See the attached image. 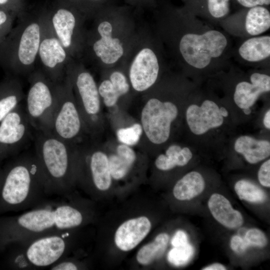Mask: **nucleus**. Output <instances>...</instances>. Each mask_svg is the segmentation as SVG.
I'll return each instance as SVG.
<instances>
[{
    "label": "nucleus",
    "instance_id": "f257e3e1",
    "mask_svg": "<svg viewBox=\"0 0 270 270\" xmlns=\"http://www.w3.org/2000/svg\"><path fill=\"white\" fill-rule=\"evenodd\" d=\"M44 200L17 216L0 218V250L13 243L79 228L84 210L68 198Z\"/></svg>",
    "mask_w": 270,
    "mask_h": 270
},
{
    "label": "nucleus",
    "instance_id": "f03ea898",
    "mask_svg": "<svg viewBox=\"0 0 270 270\" xmlns=\"http://www.w3.org/2000/svg\"><path fill=\"white\" fill-rule=\"evenodd\" d=\"M3 170L0 214L28 210L46 200L45 180L34 154L12 157Z\"/></svg>",
    "mask_w": 270,
    "mask_h": 270
},
{
    "label": "nucleus",
    "instance_id": "7ed1b4c3",
    "mask_svg": "<svg viewBox=\"0 0 270 270\" xmlns=\"http://www.w3.org/2000/svg\"><path fill=\"white\" fill-rule=\"evenodd\" d=\"M34 154L43 174L48 196L69 194L75 182V146L51 132L34 130Z\"/></svg>",
    "mask_w": 270,
    "mask_h": 270
},
{
    "label": "nucleus",
    "instance_id": "20e7f679",
    "mask_svg": "<svg viewBox=\"0 0 270 270\" xmlns=\"http://www.w3.org/2000/svg\"><path fill=\"white\" fill-rule=\"evenodd\" d=\"M76 229L44 235L16 242L8 246L6 264L14 270L50 268L68 256Z\"/></svg>",
    "mask_w": 270,
    "mask_h": 270
},
{
    "label": "nucleus",
    "instance_id": "39448f33",
    "mask_svg": "<svg viewBox=\"0 0 270 270\" xmlns=\"http://www.w3.org/2000/svg\"><path fill=\"white\" fill-rule=\"evenodd\" d=\"M36 74L30 78L24 105L28 120L36 131L50 132L58 107L61 84Z\"/></svg>",
    "mask_w": 270,
    "mask_h": 270
},
{
    "label": "nucleus",
    "instance_id": "423d86ee",
    "mask_svg": "<svg viewBox=\"0 0 270 270\" xmlns=\"http://www.w3.org/2000/svg\"><path fill=\"white\" fill-rule=\"evenodd\" d=\"M0 162L20 154L31 140L34 130L24 105L19 104L0 122Z\"/></svg>",
    "mask_w": 270,
    "mask_h": 270
},
{
    "label": "nucleus",
    "instance_id": "0eeeda50",
    "mask_svg": "<svg viewBox=\"0 0 270 270\" xmlns=\"http://www.w3.org/2000/svg\"><path fill=\"white\" fill-rule=\"evenodd\" d=\"M227 43L222 33L211 30L201 35H184L180 40L179 48L188 64L196 68H203L208 65L212 58L222 54Z\"/></svg>",
    "mask_w": 270,
    "mask_h": 270
},
{
    "label": "nucleus",
    "instance_id": "6e6552de",
    "mask_svg": "<svg viewBox=\"0 0 270 270\" xmlns=\"http://www.w3.org/2000/svg\"><path fill=\"white\" fill-rule=\"evenodd\" d=\"M70 80L61 84L60 100L54 119L51 133L60 140L74 146L84 122L71 92Z\"/></svg>",
    "mask_w": 270,
    "mask_h": 270
},
{
    "label": "nucleus",
    "instance_id": "1a4fd4ad",
    "mask_svg": "<svg viewBox=\"0 0 270 270\" xmlns=\"http://www.w3.org/2000/svg\"><path fill=\"white\" fill-rule=\"evenodd\" d=\"M178 113L176 106L172 102H162L155 98L149 100L141 114L142 128L148 140L154 144L165 142Z\"/></svg>",
    "mask_w": 270,
    "mask_h": 270
},
{
    "label": "nucleus",
    "instance_id": "9d476101",
    "mask_svg": "<svg viewBox=\"0 0 270 270\" xmlns=\"http://www.w3.org/2000/svg\"><path fill=\"white\" fill-rule=\"evenodd\" d=\"M78 94V106L84 124L93 125L100 110V98L98 88L92 74L88 72L78 73L75 79Z\"/></svg>",
    "mask_w": 270,
    "mask_h": 270
},
{
    "label": "nucleus",
    "instance_id": "9b49d317",
    "mask_svg": "<svg viewBox=\"0 0 270 270\" xmlns=\"http://www.w3.org/2000/svg\"><path fill=\"white\" fill-rule=\"evenodd\" d=\"M159 72L157 57L148 48H142L134 57L130 70V79L136 91H144L156 82Z\"/></svg>",
    "mask_w": 270,
    "mask_h": 270
},
{
    "label": "nucleus",
    "instance_id": "f8f14e48",
    "mask_svg": "<svg viewBox=\"0 0 270 270\" xmlns=\"http://www.w3.org/2000/svg\"><path fill=\"white\" fill-rule=\"evenodd\" d=\"M186 120L191 132L196 135L221 126L224 120L219 106L210 100H204L200 106L190 105L186 111Z\"/></svg>",
    "mask_w": 270,
    "mask_h": 270
},
{
    "label": "nucleus",
    "instance_id": "ddd939ff",
    "mask_svg": "<svg viewBox=\"0 0 270 270\" xmlns=\"http://www.w3.org/2000/svg\"><path fill=\"white\" fill-rule=\"evenodd\" d=\"M151 227L150 220L144 216L125 221L116 232V245L122 251L128 252L132 250L146 238Z\"/></svg>",
    "mask_w": 270,
    "mask_h": 270
},
{
    "label": "nucleus",
    "instance_id": "4468645a",
    "mask_svg": "<svg viewBox=\"0 0 270 270\" xmlns=\"http://www.w3.org/2000/svg\"><path fill=\"white\" fill-rule=\"evenodd\" d=\"M98 31L100 38L93 45L96 55L105 64L116 62L122 56L124 48L120 40L112 36V24L108 21L102 22L98 26Z\"/></svg>",
    "mask_w": 270,
    "mask_h": 270
},
{
    "label": "nucleus",
    "instance_id": "2eb2a0df",
    "mask_svg": "<svg viewBox=\"0 0 270 270\" xmlns=\"http://www.w3.org/2000/svg\"><path fill=\"white\" fill-rule=\"evenodd\" d=\"M251 84L239 82L236 86L234 99L242 109L250 108L261 94L270 90V76L265 74L254 73L250 76Z\"/></svg>",
    "mask_w": 270,
    "mask_h": 270
},
{
    "label": "nucleus",
    "instance_id": "dca6fc26",
    "mask_svg": "<svg viewBox=\"0 0 270 270\" xmlns=\"http://www.w3.org/2000/svg\"><path fill=\"white\" fill-rule=\"evenodd\" d=\"M40 59L48 70V78L54 82L60 80L56 68L66 60V54L58 38H48L40 41L38 52Z\"/></svg>",
    "mask_w": 270,
    "mask_h": 270
},
{
    "label": "nucleus",
    "instance_id": "f3484780",
    "mask_svg": "<svg viewBox=\"0 0 270 270\" xmlns=\"http://www.w3.org/2000/svg\"><path fill=\"white\" fill-rule=\"evenodd\" d=\"M208 206L214 218L228 228H238L244 222L241 213L234 210L230 201L222 194H212L208 201Z\"/></svg>",
    "mask_w": 270,
    "mask_h": 270
},
{
    "label": "nucleus",
    "instance_id": "a211bd4d",
    "mask_svg": "<svg viewBox=\"0 0 270 270\" xmlns=\"http://www.w3.org/2000/svg\"><path fill=\"white\" fill-rule=\"evenodd\" d=\"M40 41L38 24L34 22L30 24L22 34L18 51V60L24 68L30 67L34 62Z\"/></svg>",
    "mask_w": 270,
    "mask_h": 270
},
{
    "label": "nucleus",
    "instance_id": "6ab92c4d",
    "mask_svg": "<svg viewBox=\"0 0 270 270\" xmlns=\"http://www.w3.org/2000/svg\"><path fill=\"white\" fill-rule=\"evenodd\" d=\"M234 148L236 152L242 154L248 162L252 164L266 159L270 154L269 141L258 140L248 136L238 138Z\"/></svg>",
    "mask_w": 270,
    "mask_h": 270
},
{
    "label": "nucleus",
    "instance_id": "aec40b11",
    "mask_svg": "<svg viewBox=\"0 0 270 270\" xmlns=\"http://www.w3.org/2000/svg\"><path fill=\"white\" fill-rule=\"evenodd\" d=\"M130 88L124 75L116 71L112 72L110 80H103L100 84L98 90L100 96L104 99V104L108 107L114 106L118 98L126 94Z\"/></svg>",
    "mask_w": 270,
    "mask_h": 270
},
{
    "label": "nucleus",
    "instance_id": "412c9836",
    "mask_svg": "<svg viewBox=\"0 0 270 270\" xmlns=\"http://www.w3.org/2000/svg\"><path fill=\"white\" fill-rule=\"evenodd\" d=\"M204 186V180L201 174L191 172L177 182L173 189V194L178 200H190L200 194Z\"/></svg>",
    "mask_w": 270,
    "mask_h": 270
},
{
    "label": "nucleus",
    "instance_id": "4be33fe9",
    "mask_svg": "<svg viewBox=\"0 0 270 270\" xmlns=\"http://www.w3.org/2000/svg\"><path fill=\"white\" fill-rule=\"evenodd\" d=\"M136 156L134 150L128 145L118 146L116 154L108 157L112 178L116 180L124 178L135 162Z\"/></svg>",
    "mask_w": 270,
    "mask_h": 270
},
{
    "label": "nucleus",
    "instance_id": "5701e85b",
    "mask_svg": "<svg viewBox=\"0 0 270 270\" xmlns=\"http://www.w3.org/2000/svg\"><path fill=\"white\" fill-rule=\"evenodd\" d=\"M52 22L54 30L64 48L70 47L76 25L74 14L66 9H60L53 16Z\"/></svg>",
    "mask_w": 270,
    "mask_h": 270
},
{
    "label": "nucleus",
    "instance_id": "b1692460",
    "mask_svg": "<svg viewBox=\"0 0 270 270\" xmlns=\"http://www.w3.org/2000/svg\"><path fill=\"white\" fill-rule=\"evenodd\" d=\"M192 156L190 150L187 147L182 148L174 144L170 146L166 154H162L156 158V167L162 170H168L176 166H184L188 164Z\"/></svg>",
    "mask_w": 270,
    "mask_h": 270
},
{
    "label": "nucleus",
    "instance_id": "393cba45",
    "mask_svg": "<svg viewBox=\"0 0 270 270\" xmlns=\"http://www.w3.org/2000/svg\"><path fill=\"white\" fill-rule=\"evenodd\" d=\"M240 56L248 62H258L270 56V36H262L250 38L239 48Z\"/></svg>",
    "mask_w": 270,
    "mask_h": 270
},
{
    "label": "nucleus",
    "instance_id": "a878e982",
    "mask_svg": "<svg viewBox=\"0 0 270 270\" xmlns=\"http://www.w3.org/2000/svg\"><path fill=\"white\" fill-rule=\"evenodd\" d=\"M0 88V122L14 110L24 98L22 88L18 81H12Z\"/></svg>",
    "mask_w": 270,
    "mask_h": 270
},
{
    "label": "nucleus",
    "instance_id": "bb28decb",
    "mask_svg": "<svg viewBox=\"0 0 270 270\" xmlns=\"http://www.w3.org/2000/svg\"><path fill=\"white\" fill-rule=\"evenodd\" d=\"M168 240L167 234H158L152 242L144 245L138 251L136 256L138 262L146 266L160 258L166 248Z\"/></svg>",
    "mask_w": 270,
    "mask_h": 270
},
{
    "label": "nucleus",
    "instance_id": "cd10ccee",
    "mask_svg": "<svg viewBox=\"0 0 270 270\" xmlns=\"http://www.w3.org/2000/svg\"><path fill=\"white\" fill-rule=\"evenodd\" d=\"M270 27V13L268 9L262 6L252 8L248 12L246 18V29L250 35L261 34Z\"/></svg>",
    "mask_w": 270,
    "mask_h": 270
},
{
    "label": "nucleus",
    "instance_id": "c85d7f7f",
    "mask_svg": "<svg viewBox=\"0 0 270 270\" xmlns=\"http://www.w3.org/2000/svg\"><path fill=\"white\" fill-rule=\"evenodd\" d=\"M234 190L240 199L254 203L265 201L266 196L264 192L250 181L242 180L234 185Z\"/></svg>",
    "mask_w": 270,
    "mask_h": 270
},
{
    "label": "nucleus",
    "instance_id": "c756f323",
    "mask_svg": "<svg viewBox=\"0 0 270 270\" xmlns=\"http://www.w3.org/2000/svg\"><path fill=\"white\" fill-rule=\"evenodd\" d=\"M194 252V247L189 243L184 246L174 247L168 254V261L176 266L187 264L192 258Z\"/></svg>",
    "mask_w": 270,
    "mask_h": 270
},
{
    "label": "nucleus",
    "instance_id": "7c9ffc66",
    "mask_svg": "<svg viewBox=\"0 0 270 270\" xmlns=\"http://www.w3.org/2000/svg\"><path fill=\"white\" fill-rule=\"evenodd\" d=\"M142 132V126L139 124H135L128 128L118 130L116 135L120 142L128 146H132L138 142Z\"/></svg>",
    "mask_w": 270,
    "mask_h": 270
},
{
    "label": "nucleus",
    "instance_id": "2f4dec72",
    "mask_svg": "<svg viewBox=\"0 0 270 270\" xmlns=\"http://www.w3.org/2000/svg\"><path fill=\"white\" fill-rule=\"evenodd\" d=\"M244 239L248 247L254 246L263 248L268 243L264 234L257 228L249 230L246 234Z\"/></svg>",
    "mask_w": 270,
    "mask_h": 270
},
{
    "label": "nucleus",
    "instance_id": "473e14b6",
    "mask_svg": "<svg viewBox=\"0 0 270 270\" xmlns=\"http://www.w3.org/2000/svg\"><path fill=\"white\" fill-rule=\"evenodd\" d=\"M230 0H207L210 14L214 18H220L225 16L229 11Z\"/></svg>",
    "mask_w": 270,
    "mask_h": 270
},
{
    "label": "nucleus",
    "instance_id": "72a5a7b5",
    "mask_svg": "<svg viewBox=\"0 0 270 270\" xmlns=\"http://www.w3.org/2000/svg\"><path fill=\"white\" fill-rule=\"evenodd\" d=\"M260 184L266 187L270 186V160H266L260 166L258 172Z\"/></svg>",
    "mask_w": 270,
    "mask_h": 270
},
{
    "label": "nucleus",
    "instance_id": "f704fd0d",
    "mask_svg": "<svg viewBox=\"0 0 270 270\" xmlns=\"http://www.w3.org/2000/svg\"><path fill=\"white\" fill-rule=\"evenodd\" d=\"M230 247L234 252L238 254H242L248 246L244 238L238 236H234L231 239Z\"/></svg>",
    "mask_w": 270,
    "mask_h": 270
},
{
    "label": "nucleus",
    "instance_id": "c9c22d12",
    "mask_svg": "<svg viewBox=\"0 0 270 270\" xmlns=\"http://www.w3.org/2000/svg\"><path fill=\"white\" fill-rule=\"evenodd\" d=\"M188 242L186 234L182 230L178 231L172 240V244L174 247H178L186 245Z\"/></svg>",
    "mask_w": 270,
    "mask_h": 270
},
{
    "label": "nucleus",
    "instance_id": "e433bc0d",
    "mask_svg": "<svg viewBox=\"0 0 270 270\" xmlns=\"http://www.w3.org/2000/svg\"><path fill=\"white\" fill-rule=\"evenodd\" d=\"M242 6L246 8H253L263 5H269L270 0H237Z\"/></svg>",
    "mask_w": 270,
    "mask_h": 270
},
{
    "label": "nucleus",
    "instance_id": "4c0bfd02",
    "mask_svg": "<svg viewBox=\"0 0 270 270\" xmlns=\"http://www.w3.org/2000/svg\"><path fill=\"white\" fill-rule=\"evenodd\" d=\"M203 270H225L226 268L220 264L216 263L204 268Z\"/></svg>",
    "mask_w": 270,
    "mask_h": 270
},
{
    "label": "nucleus",
    "instance_id": "58836bf2",
    "mask_svg": "<svg viewBox=\"0 0 270 270\" xmlns=\"http://www.w3.org/2000/svg\"><path fill=\"white\" fill-rule=\"evenodd\" d=\"M264 124L265 127L270 130V110H268L266 112L264 120H263Z\"/></svg>",
    "mask_w": 270,
    "mask_h": 270
},
{
    "label": "nucleus",
    "instance_id": "ea45409f",
    "mask_svg": "<svg viewBox=\"0 0 270 270\" xmlns=\"http://www.w3.org/2000/svg\"><path fill=\"white\" fill-rule=\"evenodd\" d=\"M6 20V14L0 10V25L4 24Z\"/></svg>",
    "mask_w": 270,
    "mask_h": 270
},
{
    "label": "nucleus",
    "instance_id": "a19ab883",
    "mask_svg": "<svg viewBox=\"0 0 270 270\" xmlns=\"http://www.w3.org/2000/svg\"><path fill=\"white\" fill-rule=\"evenodd\" d=\"M220 109V114L223 117H227L228 116V111L225 108L222 106Z\"/></svg>",
    "mask_w": 270,
    "mask_h": 270
},
{
    "label": "nucleus",
    "instance_id": "79ce46f5",
    "mask_svg": "<svg viewBox=\"0 0 270 270\" xmlns=\"http://www.w3.org/2000/svg\"><path fill=\"white\" fill-rule=\"evenodd\" d=\"M4 180V170L3 168H0V193L2 188V186Z\"/></svg>",
    "mask_w": 270,
    "mask_h": 270
},
{
    "label": "nucleus",
    "instance_id": "37998d69",
    "mask_svg": "<svg viewBox=\"0 0 270 270\" xmlns=\"http://www.w3.org/2000/svg\"><path fill=\"white\" fill-rule=\"evenodd\" d=\"M243 110V112H244L246 114H249L251 113V110L250 108H244V109H242Z\"/></svg>",
    "mask_w": 270,
    "mask_h": 270
},
{
    "label": "nucleus",
    "instance_id": "c03bdc74",
    "mask_svg": "<svg viewBox=\"0 0 270 270\" xmlns=\"http://www.w3.org/2000/svg\"><path fill=\"white\" fill-rule=\"evenodd\" d=\"M8 0H0V4H4L7 2Z\"/></svg>",
    "mask_w": 270,
    "mask_h": 270
}]
</instances>
